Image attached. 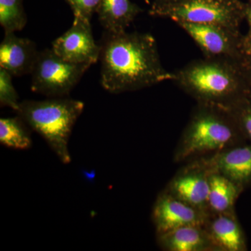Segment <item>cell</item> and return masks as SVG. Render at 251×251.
I'll return each instance as SVG.
<instances>
[{
    "instance_id": "2e32d148",
    "label": "cell",
    "mask_w": 251,
    "mask_h": 251,
    "mask_svg": "<svg viewBox=\"0 0 251 251\" xmlns=\"http://www.w3.org/2000/svg\"><path fill=\"white\" fill-rule=\"evenodd\" d=\"M243 192L237 185L213 168L209 186V214L235 211L236 202Z\"/></svg>"
},
{
    "instance_id": "8992f818",
    "label": "cell",
    "mask_w": 251,
    "mask_h": 251,
    "mask_svg": "<svg viewBox=\"0 0 251 251\" xmlns=\"http://www.w3.org/2000/svg\"><path fill=\"white\" fill-rule=\"evenodd\" d=\"M90 65L68 62L52 49L38 54L31 73V90L49 98L67 97Z\"/></svg>"
},
{
    "instance_id": "ffe728a7",
    "label": "cell",
    "mask_w": 251,
    "mask_h": 251,
    "mask_svg": "<svg viewBox=\"0 0 251 251\" xmlns=\"http://www.w3.org/2000/svg\"><path fill=\"white\" fill-rule=\"evenodd\" d=\"M12 77L9 72L0 67V105L16 111L21 102L18 100V92L13 85Z\"/></svg>"
},
{
    "instance_id": "7a4b0ae2",
    "label": "cell",
    "mask_w": 251,
    "mask_h": 251,
    "mask_svg": "<svg viewBox=\"0 0 251 251\" xmlns=\"http://www.w3.org/2000/svg\"><path fill=\"white\" fill-rule=\"evenodd\" d=\"M173 73V82L198 104L229 110L250 90L238 62L228 59L204 57Z\"/></svg>"
},
{
    "instance_id": "52a82bcc",
    "label": "cell",
    "mask_w": 251,
    "mask_h": 251,
    "mask_svg": "<svg viewBox=\"0 0 251 251\" xmlns=\"http://www.w3.org/2000/svg\"><path fill=\"white\" fill-rule=\"evenodd\" d=\"M187 163L163 190L193 207L209 214V186L213 168L209 156Z\"/></svg>"
},
{
    "instance_id": "484cf974",
    "label": "cell",
    "mask_w": 251,
    "mask_h": 251,
    "mask_svg": "<svg viewBox=\"0 0 251 251\" xmlns=\"http://www.w3.org/2000/svg\"><path fill=\"white\" fill-rule=\"evenodd\" d=\"M248 96H249V98H250L251 100V88L249 90V94H248Z\"/></svg>"
},
{
    "instance_id": "4316f807",
    "label": "cell",
    "mask_w": 251,
    "mask_h": 251,
    "mask_svg": "<svg viewBox=\"0 0 251 251\" xmlns=\"http://www.w3.org/2000/svg\"><path fill=\"white\" fill-rule=\"evenodd\" d=\"M144 1H145L146 3H149V0H144Z\"/></svg>"
},
{
    "instance_id": "4fadbf2b",
    "label": "cell",
    "mask_w": 251,
    "mask_h": 251,
    "mask_svg": "<svg viewBox=\"0 0 251 251\" xmlns=\"http://www.w3.org/2000/svg\"><path fill=\"white\" fill-rule=\"evenodd\" d=\"M204 227L217 251H246L247 239L235 211L210 214Z\"/></svg>"
},
{
    "instance_id": "6da1fadb",
    "label": "cell",
    "mask_w": 251,
    "mask_h": 251,
    "mask_svg": "<svg viewBox=\"0 0 251 251\" xmlns=\"http://www.w3.org/2000/svg\"><path fill=\"white\" fill-rule=\"evenodd\" d=\"M100 82L112 94L134 92L173 81L162 64L156 39L149 33L105 31L100 44Z\"/></svg>"
},
{
    "instance_id": "5bb4252c",
    "label": "cell",
    "mask_w": 251,
    "mask_h": 251,
    "mask_svg": "<svg viewBox=\"0 0 251 251\" xmlns=\"http://www.w3.org/2000/svg\"><path fill=\"white\" fill-rule=\"evenodd\" d=\"M166 251H217L204 226H188L156 235Z\"/></svg>"
},
{
    "instance_id": "7402d4cb",
    "label": "cell",
    "mask_w": 251,
    "mask_h": 251,
    "mask_svg": "<svg viewBox=\"0 0 251 251\" xmlns=\"http://www.w3.org/2000/svg\"><path fill=\"white\" fill-rule=\"evenodd\" d=\"M239 69L245 79L249 88H251V59L244 58L238 62Z\"/></svg>"
},
{
    "instance_id": "e0dca14e",
    "label": "cell",
    "mask_w": 251,
    "mask_h": 251,
    "mask_svg": "<svg viewBox=\"0 0 251 251\" xmlns=\"http://www.w3.org/2000/svg\"><path fill=\"white\" fill-rule=\"evenodd\" d=\"M29 126L21 117L0 119V143L14 150H28L32 145Z\"/></svg>"
},
{
    "instance_id": "d6986e66",
    "label": "cell",
    "mask_w": 251,
    "mask_h": 251,
    "mask_svg": "<svg viewBox=\"0 0 251 251\" xmlns=\"http://www.w3.org/2000/svg\"><path fill=\"white\" fill-rule=\"evenodd\" d=\"M229 110L235 117L244 138L251 144V100L249 96L234 104Z\"/></svg>"
},
{
    "instance_id": "8fae6325",
    "label": "cell",
    "mask_w": 251,
    "mask_h": 251,
    "mask_svg": "<svg viewBox=\"0 0 251 251\" xmlns=\"http://www.w3.org/2000/svg\"><path fill=\"white\" fill-rule=\"evenodd\" d=\"M209 158L216 171L243 191L251 187V144L245 143L231 147Z\"/></svg>"
},
{
    "instance_id": "5b68a950",
    "label": "cell",
    "mask_w": 251,
    "mask_h": 251,
    "mask_svg": "<svg viewBox=\"0 0 251 251\" xmlns=\"http://www.w3.org/2000/svg\"><path fill=\"white\" fill-rule=\"evenodd\" d=\"M246 5L240 0H178L161 6L151 5L149 14L175 23L211 25L239 31L241 21L245 18Z\"/></svg>"
},
{
    "instance_id": "ba28073f",
    "label": "cell",
    "mask_w": 251,
    "mask_h": 251,
    "mask_svg": "<svg viewBox=\"0 0 251 251\" xmlns=\"http://www.w3.org/2000/svg\"><path fill=\"white\" fill-rule=\"evenodd\" d=\"M176 25L197 44L204 57L239 62L242 58L239 31L211 25L179 22Z\"/></svg>"
},
{
    "instance_id": "7c38bea8",
    "label": "cell",
    "mask_w": 251,
    "mask_h": 251,
    "mask_svg": "<svg viewBox=\"0 0 251 251\" xmlns=\"http://www.w3.org/2000/svg\"><path fill=\"white\" fill-rule=\"evenodd\" d=\"M39 51L35 43L15 33L4 32L0 44V67L12 76L31 74Z\"/></svg>"
},
{
    "instance_id": "cb8c5ba5",
    "label": "cell",
    "mask_w": 251,
    "mask_h": 251,
    "mask_svg": "<svg viewBox=\"0 0 251 251\" xmlns=\"http://www.w3.org/2000/svg\"><path fill=\"white\" fill-rule=\"evenodd\" d=\"M245 18L251 30V0H249V2L246 5Z\"/></svg>"
},
{
    "instance_id": "277c9868",
    "label": "cell",
    "mask_w": 251,
    "mask_h": 251,
    "mask_svg": "<svg viewBox=\"0 0 251 251\" xmlns=\"http://www.w3.org/2000/svg\"><path fill=\"white\" fill-rule=\"evenodd\" d=\"M85 104L69 97L21 102L16 114L41 135L64 164L72 161L69 143L73 128L82 113Z\"/></svg>"
},
{
    "instance_id": "30bf717a",
    "label": "cell",
    "mask_w": 251,
    "mask_h": 251,
    "mask_svg": "<svg viewBox=\"0 0 251 251\" xmlns=\"http://www.w3.org/2000/svg\"><path fill=\"white\" fill-rule=\"evenodd\" d=\"M209 215L163 190L153 204L151 219L158 235L184 226H204Z\"/></svg>"
},
{
    "instance_id": "d4e9b609",
    "label": "cell",
    "mask_w": 251,
    "mask_h": 251,
    "mask_svg": "<svg viewBox=\"0 0 251 251\" xmlns=\"http://www.w3.org/2000/svg\"><path fill=\"white\" fill-rule=\"evenodd\" d=\"M176 1L178 0H155L152 6H161V5L171 4V3L175 2Z\"/></svg>"
},
{
    "instance_id": "3957f363",
    "label": "cell",
    "mask_w": 251,
    "mask_h": 251,
    "mask_svg": "<svg viewBox=\"0 0 251 251\" xmlns=\"http://www.w3.org/2000/svg\"><path fill=\"white\" fill-rule=\"evenodd\" d=\"M248 143L228 109L198 104L175 150V163L213 156Z\"/></svg>"
},
{
    "instance_id": "603a6c76",
    "label": "cell",
    "mask_w": 251,
    "mask_h": 251,
    "mask_svg": "<svg viewBox=\"0 0 251 251\" xmlns=\"http://www.w3.org/2000/svg\"><path fill=\"white\" fill-rule=\"evenodd\" d=\"M241 50L243 57L251 59V30H249L248 35L242 36Z\"/></svg>"
},
{
    "instance_id": "9a60e30c",
    "label": "cell",
    "mask_w": 251,
    "mask_h": 251,
    "mask_svg": "<svg viewBox=\"0 0 251 251\" xmlns=\"http://www.w3.org/2000/svg\"><path fill=\"white\" fill-rule=\"evenodd\" d=\"M142 11L130 0H100L97 14L105 31L119 32L126 30Z\"/></svg>"
},
{
    "instance_id": "9c48e42d",
    "label": "cell",
    "mask_w": 251,
    "mask_h": 251,
    "mask_svg": "<svg viewBox=\"0 0 251 251\" xmlns=\"http://www.w3.org/2000/svg\"><path fill=\"white\" fill-rule=\"evenodd\" d=\"M59 57L75 64H95L100 58V46L94 40L90 21L74 17L72 27L52 43Z\"/></svg>"
},
{
    "instance_id": "ac0fdd59",
    "label": "cell",
    "mask_w": 251,
    "mask_h": 251,
    "mask_svg": "<svg viewBox=\"0 0 251 251\" xmlns=\"http://www.w3.org/2000/svg\"><path fill=\"white\" fill-rule=\"evenodd\" d=\"M27 21L23 0H0V24L4 32L22 30Z\"/></svg>"
},
{
    "instance_id": "44dd1931",
    "label": "cell",
    "mask_w": 251,
    "mask_h": 251,
    "mask_svg": "<svg viewBox=\"0 0 251 251\" xmlns=\"http://www.w3.org/2000/svg\"><path fill=\"white\" fill-rule=\"evenodd\" d=\"M72 8L74 17L91 21L93 15L97 13L100 0H67Z\"/></svg>"
}]
</instances>
